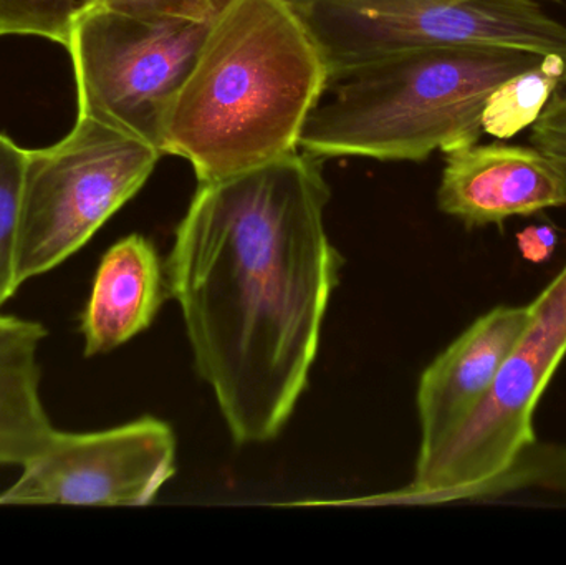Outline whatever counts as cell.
<instances>
[{"label":"cell","instance_id":"1","mask_svg":"<svg viewBox=\"0 0 566 565\" xmlns=\"http://www.w3.org/2000/svg\"><path fill=\"white\" fill-rule=\"evenodd\" d=\"M322 163L295 151L199 182L165 265L199 377L235 444L281 435L308 385L343 255Z\"/></svg>","mask_w":566,"mask_h":565},{"label":"cell","instance_id":"2","mask_svg":"<svg viewBox=\"0 0 566 565\" xmlns=\"http://www.w3.org/2000/svg\"><path fill=\"white\" fill-rule=\"evenodd\" d=\"M329 86L318 46L285 0H232L212 22L163 123V155L199 182L298 151Z\"/></svg>","mask_w":566,"mask_h":565},{"label":"cell","instance_id":"3","mask_svg":"<svg viewBox=\"0 0 566 565\" xmlns=\"http://www.w3.org/2000/svg\"><path fill=\"white\" fill-rule=\"evenodd\" d=\"M544 55L501 46H438L373 63L335 83L300 138L316 158L424 161L479 143L489 96Z\"/></svg>","mask_w":566,"mask_h":565},{"label":"cell","instance_id":"4","mask_svg":"<svg viewBox=\"0 0 566 565\" xmlns=\"http://www.w3.org/2000/svg\"><path fill=\"white\" fill-rule=\"evenodd\" d=\"M322 53L329 85L389 56L438 46L558 53L566 25L537 0H285Z\"/></svg>","mask_w":566,"mask_h":565},{"label":"cell","instance_id":"5","mask_svg":"<svg viewBox=\"0 0 566 565\" xmlns=\"http://www.w3.org/2000/svg\"><path fill=\"white\" fill-rule=\"evenodd\" d=\"M163 153L90 116L49 148L25 151L17 285L83 248L155 171Z\"/></svg>","mask_w":566,"mask_h":565},{"label":"cell","instance_id":"6","mask_svg":"<svg viewBox=\"0 0 566 565\" xmlns=\"http://www.w3.org/2000/svg\"><path fill=\"white\" fill-rule=\"evenodd\" d=\"M211 25L82 6L66 46L75 73L78 115L106 123L161 151L166 113Z\"/></svg>","mask_w":566,"mask_h":565},{"label":"cell","instance_id":"7","mask_svg":"<svg viewBox=\"0 0 566 565\" xmlns=\"http://www.w3.org/2000/svg\"><path fill=\"white\" fill-rule=\"evenodd\" d=\"M531 312L527 328L484 400L431 457L416 461L415 480L391 494L392 501H461L469 488L507 467L537 440L535 408L566 355V265L532 302Z\"/></svg>","mask_w":566,"mask_h":565},{"label":"cell","instance_id":"8","mask_svg":"<svg viewBox=\"0 0 566 565\" xmlns=\"http://www.w3.org/2000/svg\"><path fill=\"white\" fill-rule=\"evenodd\" d=\"M176 451L175 431L155 417L93 433L53 430L0 504L148 506L175 477Z\"/></svg>","mask_w":566,"mask_h":565},{"label":"cell","instance_id":"9","mask_svg":"<svg viewBox=\"0 0 566 565\" xmlns=\"http://www.w3.org/2000/svg\"><path fill=\"white\" fill-rule=\"evenodd\" d=\"M438 206L468 228L504 224L566 206V185L547 156L534 146H461L444 153Z\"/></svg>","mask_w":566,"mask_h":565},{"label":"cell","instance_id":"10","mask_svg":"<svg viewBox=\"0 0 566 565\" xmlns=\"http://www.w3.org/2000/svg\"><path fill=\"white\" fill-rule=\"evenodd\" d=\"M531 315V305L492 308L426 368L418 387V461L431 457L481 405Z\"/></svg>","mask_w":566,"mask_h":565},{"label":"cell","instance_id":"11","mask_svg":"<svg viewBox=\"0 0 566 565\" xmlns=\"http://www.w3.org/2000/svg\"><path fill=\"white\" fill-rule=\"evenodd\" d=\"M165 269L149 239L132 234L113 244L83 312L86 357L108 354L145 332L165 302Z\"/></svg>","mask_w":566,"mask_h":565},{"label":"cell","instance_id":"12","mask_svg":"<svg viewBox=\"0 0 566 565\" xmlns=\"http://www.w3.org/2000/svg\"><path fill=\"white\" fill-rule=\"evenodd\" d=\"M39 322L0 314V467H22L55 430L40 397Z\"/></svg>","mask_w":566,"mask_h":565},{"label":"cell","instance_id":"13","mask_svg":"<svg viewBox=\"0 0 566 565\" xmlns=\"http://www.w3.org/2000/svg\"><path fill=\"white\" fill-rule=\"evenodd\" d=\"M565 83V56L547 53L537 66L512 76L489 96L482 112V132L501 142L514 138L535 125Z\"/></svg>","mask_w":566,"mask_h":565},{"label":"cell","instance_id":"14","mask_svg":"<svg viewBox=\"0 0 566 565\" xmlns=\"http://www.w3.org/2000/svg\"><path fill=\"white\" fill-rule=\"evenodd\" d=\"M531 488L566 491V447L532 441L507 467L469 488L462 500H489Z\"/></svg>","mask_w":566,"mask_h":565},{"label":"cell","instance_id":"15","mask_svg":"<svg viewBox=\"0 0 566 565\" xmlns=\"http://www.w3.org/2000/svg\"><path fill=\"white\" fill-rule=\"evenodd\" d=\"M25 151L0 133V308L19 291L15 252Z\"/></svg>","mask_w":566,"mask_h":565},{"label":"cell","instance_id":"16","mask_svg":"<svg viewBox=\"0 0 566 565\" xmlns=\"http://www.w3.org/2000/svg\"><path fill=\"white\" fill-rule=\"evenodd\" d=\"M82 6V0H0V36H43L66 49Z\"/></svg>","mask_w":566,"mask_h":565},{"label":"cell","instance_id":"17","mask_svg":"<svg viewBox=\"0 0 566 565\" xmlns=\"http://www.w3.org/2000/svg\"><path fill=\"white\" fill-rule=\"evenodd\" d=\"M232 0H82L83 6L105 7L115 12L138 17L214 22Z\"/></svg>","mask_w":566,"mask_h":565},{"label":"cell","instance_id":"18","mask_svg":"<svg viewBox=\"0 0 566 565\" xmlns=\"http://www.w3.org/2000/svg\"><path fill=\"white\" fill-rule=\"evenodd\" d=\"M517 245L522 258L532 264L551 261L558 245V232L551 224H532L517 232Z\"/></svg>","mask_w":566,"mask_h":565},{"label":"cell","instance_id":"19","mask_svg":"<svg viewBox=\"0 0 566 565\" xmlns=\"http://www.w3.org/2000/svg\"><path fill=\"white\" fill-rule=\"evenodd\" d=\"M545 109L554 113V115L562 116V118H566V83L555 92V95L552 96V100L548 102V105L545 106Z\"/></svg>","mask_w":566,"mask_h":565}]
</instances>
